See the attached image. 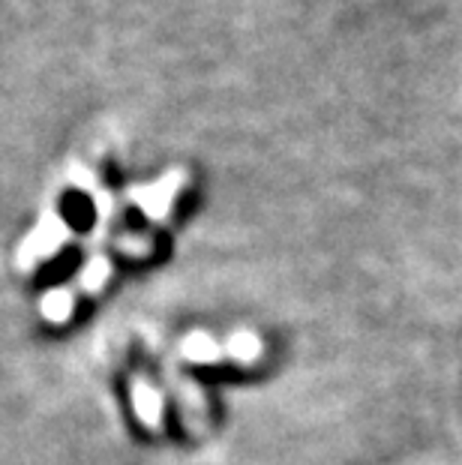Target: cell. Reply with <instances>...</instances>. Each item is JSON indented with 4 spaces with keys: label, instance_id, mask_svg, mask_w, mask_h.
Listing matches in <instances>:
<instances>
[{
    "label": "cell",
    "instance_id": "cell-1",
    "mask_svg": "<svg viewBox=\"0 0 462 465\" xmlns=\"http://www.w3.org/2000/svg\"><path fill=\"white\" fill-rule=\"evenodd\" d=\"M78 267H82V250L70 246V250L57 252L54 259H48L43 267H39L36 289H57V285H64L66 280H70Z\"/></svg>",
    "mask_w": 462,
    "mask_h": 465
},
{
    "label": "cell",
    "instance_id": "cell-2",
    "mask_svg": "<svg viewBox=\"0 0 462 465\" xmlns=\"http://www.w3.org/2000/svg\"><path fill=\"white\" fill-rule=\"evenodd\" d=\"M61 213H64V223L70 225L73 232H91L93 223H96V211L87 195L82 193H66L64 202H61Z\"/></svg>",
    "mask_w": 462,
    "mask_h": 465
}]
</instances>
